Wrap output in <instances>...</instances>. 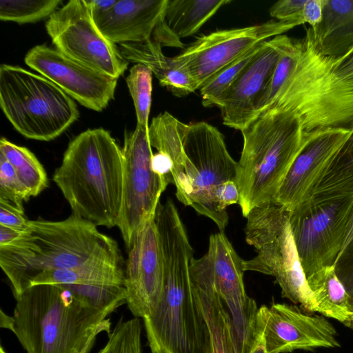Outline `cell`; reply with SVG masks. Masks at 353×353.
<instances>
[{
	"instance_id": "obj_25",
	"label": "cell",
	"mask_w": 353,
	"mask_h": 353,
	"mask_svg": "<svg viewBox=\"0 0 353 353\" xmlns=\"http://www.w3.org/2000/svg\"><path fill=\"white\" fill-rule=\"evenodd\" d=\"M231 0H168L164 21L179 39L192 36Z\"/></svg>"
},
{
	"instance_id": "obj_46",
	"label": "cell",
	"mask_w": 353,
	"mask_h": 353,
	"mask_svg": "<svg viewBox=\"0 0 353 353\" xmlns=\"http://www.w3.org/2000/svg\"><path fill=\"white\" fill-rule=\"evenodd\" d=\"M353 239V211L351 217L349 221L348 226L346 232V236L345 244L343 249L347 245V244Z\"/></svg>"
},
{
	"instance_id": "obj_13",
	"label": "cell",
	"mask_w": 353,
	"mask_h": 353,
	"mask_svg": "<svg viewBox=\"0 0 353 353\" xmlns=\"http://www.w3.org/2000/svg\"><path fill=\"white\" fill-rule=\"evenodd\" d=\"M303 24L302 20H270L261 24L221 30L197 38L174 57L198 89L225 66L256 45Z\"/></svg>"
},
{
	"instance_id": "obj_24",
	"label": "cell",
	"mask_w": 353,
	"mask_h": 353,
	"mask_svg": "<svg viewBox=\"0 0 353 353\" xmlns=\"http://www.w3.org/2000/svg\"><path fill=\"white\" fill-rule=\"evenodd\" d=\"M312 30L323 54L342 60L352 54L353 0H325L323 20Z\"/></svg>"
},
{
	"instance_id": "obj_40",
	"label": "cell",
	"mask_w": 353,
	"mask_h": 353,
	"mask_svg": "<svg viewBox=\"0 0 353 353\" xmlns=\"http://www.w3.org/2000/svg\"><path fill=\"white\" fill-rule=\"evenodd\" d=\"M152 163L154 171L163 176L170 178L173 183V179L171 175L172 163L166 154L159 152L154 154Z\"/></svg>"
},
{
	"instance_id": "obj_3",
	"label": "cell",
	"mask_w": 353,
	"mask_h": 353,
	"mask_svg": "<svg viewBox=\"0 0 353 353\" xmlns=\"http://www.w3.org/2000/svg\"><path fill=\"white\" fill-rule=\"evenodd\" d=\"M330 130L306 133L297 114L270 108L242 129L243 144L235 182L243 216L246 218L261 203L274 201L299 153L313 139Z\"/></svg>"
},
{
	"instance_id": "obj_47",
	"label": "cell",
	"mask_w": 353,
	"mask_h": 353,
	"mask_svg": "<svg viewBox=\"0 0 353 353\" xmlns=\"http://www.w3.org/2000/svg\"><path fill=\"white\" fill-rule=\"evenodd\" d=\"M345 325L353 329V313L350 314L348 321Z\"/></svg>"
},
{
	"instance_id": "obj_32",
	"label": "cell",
	"mask_w": 353,
	"mask_h": 353,
	"mask_svg": "<svg viewBox=\"0 0 353 353\" xmlns=\"http://www.w3.org/2000/svg\"><path fill=\"white\" fill-rule=\"evenodd\" d=\"M60 0H1L0 19L20 24L34 23L56 11Z\"/></svg>"
},
{
	"instance_id": "obj_18",
	"label": "cell",
	"mask_w": 353,
	"mask_h": 353,
	"mask_svg": "<svg viewBox=\"0 0 353 353\" xmlns=\"http://www.w3.org/2000/svg\"><path fill=\"white\" fill-rule=\"evenodd\" d=\"M279 58V52L273 38L231 84L220 98L217 107L221 110L223 123L230 128L243 129L259 114Z\"/></svg>"
},
{
	"instance_id": "obj_48",
	"label": "cell",
	"mask_w": 353,
	"mask_h": 353,
	"mask_svg": "<svg viewBox=\"0 0 353 353\" xmlns=\"http://www.w3.org/2000/svg\"><path fill=\"white\" fill-rule=\"evenodd\" d=\"M0 353H7L2 345L0 347Z\"/></svg>"
},
{
	"instance_id": "obj_16",
	"label": "cell",
	"mask_w": 353,
	"mask_h": 353,
	"mask_svg": "<svg viewBox=\"0 0 353 353\" xmlns=\"http://www.w3.org/2000/svg\"><path fill=\"white\" fill-rule=\"evenodd\" d=\"M256 333L262 335L268 353L340 347L336 330L325 318L305 314L285 303L259 308Z\"/></svg>"
},
{
	"instance_id": "obj_6",
	"label": "cell",
	"mask_w": 353,
	"mask_h": 353,
	"mask_svg": "<svg viewBox=\"0 0 353 353\" xmlns=\"http://www.w3.org/2000/svg\"><path fill=\"white\" fill-rule=\"evenodd\" d=\"M161 259L162 293L143 318L151 353H212L209 329L192 292V255L172 248L163 252Z\"/></svg>"
},
{
	"instance_id": "obj_2",
	"label": "cell",
	"mask_w": 353,
	"mask_h": 353,
	"mask_svg": "<svg viewBox=\"0 0 353 353\" xmlns=\"http://www.w3.org/2000/svg\"><path fill=\"white\" fill-rule=\"evenodd\" d=\"M121 148L103 128L70 142L52 176L74 215L96 226L117 227L123 197Z\"/></svg>"
},
{
	"instance_id": "obj_30",
	"label": "cell",
	"mask_w": 353,
	"mask_h": 353,
	"mask_svg": "<svg viewBox=\"0 0 353 353\" xmlns=\"http://www.w3.org/2000/svg\"><path fill=\"white\" fill-rule=\"evenodd\" d=\"M265 41L253 47L225 66L200 88L202 105L210 108L218 102L231 84L239 77L265 46Z\"/></svg>"
},
{
	"instance_id": "obj_31",
	"label": "cell",
	"mask_w": 353,
	"mask_h": 353,
	"mask_svg": "<svg viewBox=\"0 0 353 353\" xmlns=\"http://www.w3.org/2000/svg\"><path fill=\"white\" fill-rule=\"evenodd\" d=\"M126 83L135 108L137 125L148 130L152 102V72L145 65L136 63L130 70Z\"/></svg>"
},
{
	"instance_id": "obj_28",
	"label": "cell",
	"mask_w": 353,
	"mask_h": 353,
	"mask_svg": "<svg viewBox=\"0 0 353 353\" xmlns=\"http://www.w3.org/2000/svg\"><path fill=\"white\" fill-rule=\"evenodd\" d=\"M353 196V132L341 148L311 197Z\"/></svg>"
},
{
	"instance_id": "obj_22",
	"label": "cell",
	"mask_w": 353,
	"mask_h": 353,
	"mask_svg": "<svg viewBox=\"0 0 353 353\" xmlns=\"http://www.w3.org/2000/svg\"><path fill=\"white\" fill-rule=\"evenodd\" d=\"M123 259L118 247L101 252L71 269L45 271L37 276L30 287L43 284L124 285Z\"/></svg>"
},
{
	"instance_id": "obj_8",
	"label": "cell",
	"mask_w": 353,
	"mask_h": 353,
	"mask_svg": "<svg viewBox=\"0 0 353 353\" xmlns=\"http://www.w3.org/2000/svg\"><path fill=\"white\" fill-rule=\"evenodd\" d=\"M289 212L274 201L250 210L246 216L245 241L254 247L257 254L243 261V270L274 276L283 297L307 312H318L296 248Z\"/></svg>"
},
{
	"instance_id": "obj_38",
	"label": "cell",
	"mask_w": 353,
	"mask_h": 353,
	"mask_svg": "<svg viewBox=\"0 0 353 353\" xmlns=\"http://www.w3.org/2000/svg\"><path fill=\"white\" fill-rule=\"evenodd\" d=\"M324 3L325 0H307L301 14L303 23L316 28L323 20Z\"/></svg>"
},
{
	"instance_id": "obj_21",
	"label": "cell",
	"mask_w": 353,
	"mask_h": 353,
	"mask_svg": "<svg viewBox=\"0 0 353 353\" xmlns=\"http://www.w3.org/2000/svg\"><path fill=\"white\" fill-rule=\"evenodd\" d=\"M190 273L194 296L209 329L212 353H236L231 319L214 288L206 254L192 259Z\"/></svg>"
},
{
	"instance_id": "obj_45",
	"label": "cell",
	"mask_w": 353,
	"mask_h": 353,
	"mask_svg": "<svg viewBox=\"0 0 353 353\" xmlns=\"http://www.w3.org/2000/svg\"><path fill=\"white\" fill-rule=\"evenodd\" d=\"M12 316H10L1 310V320H0V325L1 327H4L11 330L12 326Z\"/></svg>"
},
{
	"instance_id": "obj_23",
	"label": "cell",
	"mask_w": 353,
	"mask_h": 353,
	"mask_svg": "<svg viewBox=\"0 0 353 353\" xmlns=\"http://www.w3.org/2000/svg\"><path fill=\"white\" fill-rule=\"evenodd\" d=\"M161 48L160 43L151 38L143 42L121 43L119 48L128 62L148 67L159 79L160 85L166 87L174 95L184 97L196 90L188 72L174 57L165 56Z\"/></svg>"
},
{
	"instance_id": "obj_39",
	"label": "cell",
	"mask_w": 353,
	"mask_h": 353,
	"mask_svg": "<svg viewBox=\"0 0 353 353\" xmlns=\"http://www.w3.org/2000/svg\"><path fill=\"white\" fill-rule=\"evenodd\" d=\"M239 194L235 181H228L223 185L219 194L221 208L226 211V208L232 204L238 203Z\"/></svg>"
},
{
	"instance_id": "obj_29",
	"label": "cell",
	"mask_w": 353,
	"mask_h": 353,
	"mask_svg": "<svg viewBox=\"0 0 353 353\" xmlns=\"http://www.w3.org/2000/svg\"><path fill=\"white\" fill-rule=\"evenodd\" d=\"M0 153L12 165L18 178L28 190L30 196H38L48 187L47 173L29 149L2 137L0 140Z\"/></svg>"
},
{
	"instance_id": "obj_11",
	"label": "cell",
	"mask_w": 353,
	"mask_h": 353,
	"mask_svg": "<svg viewBox=\"0 0 353 353\" xmlns=\"http://www.w3.org/2000/svg\"><path fill=\"white\" fill-rule=\"evenodd\" d=\"M123 197L117 227L128 250L143 225L154 218L161 194L172 180L154 170L148 130L125 132L121 148Z\"/></svg>"
},
{
	"instance_id": "obj_4",
	"label": "cell",
	"mask_w": 353,
	"mask_h": 353,
	"mask_svg": "<svg viewBox=\"0 0 353 353\" xmlns=\"http://www.w3.org/2000/svg\"><path fill=\"white\" fill-rule=\"evenodd\" d=\"M118 247L92 223L74 214L52 221H30L26 232L0 248V266L17 299L45 271L71 269L94 256Z\"/></svg>"
},
{
	"instance_id": "obj_43",
	"label": "cell",
	"mask_w": 353,
	"mask_h": 353,
	"mask_svg": "<svg viewBox=\"0 0 353 353\" xmlns=\"http://www.w3.org/2000/svg\"><path fill=\"white\" fill-rule=\"evenodd\" d=\"M117 0H86L92 15L107 11Z\"/></svg>"
},
{
	"instance_id": "obj_44",
	"label": "cell",
	"mask_w": 353,
	"mask_h": 353,
	"mask_svg": "<svg viewBox=\"0 0 353 353\" xmlns=\"http://www.w3.org/2000/svg\"><path fill=\"white\" fill-rule=\"evenodd\" d=\"M256 336L254 345L250 353H268L262 335L259 333H256Z\"/></svg>"
},
{
	"instance_id": "obj_17",
	"label": "cell",
	"mask_w": 353,
	"mask_h": 353,
	"mask_svg": "<svg viewBox=\"0 0 353 353\" xmlns=\"http://www.w3.org/2000/svg\"><path fill=\"white\" fill-rule=\"evenodd\" d=\"M128 253L125 303L134 317L144 318L157 305L163 290L161 253L154 218L143 225Z\"/></svg>"
},
{
	"instance_id": "obj_5",
	"label": "cell",
	"mask_w": 353,
	"mask_h": 353,
	"mask_svg": "<svg viewBox=\"0 0 353 353\" xmlns=\"http://www.w3.org/2000/svg\"><path fill=\"white\" fill-rule=\"evenodd\" d=\"M305 31L296 62L265 109L295 113L306 133L352 129L353 84L334 72L343 60L323 54L312 28Z\"/></svg>"
},
{
	"instance_id": "obj_9",
	"label": "cell",
	"mask_w": 353,
	"mask_h": 353,
	"mask_svg": "<svg viewBox=\"0 0 353 353\" xmlns=\"http://www.w3.org/2000/svg\"><path fill=\"white\" fill-rule=\"evenodd\" d=\"M0 106L26 138L49 141L79 117L72 98L47 78L16 65L0 66Z\"/></svg>"
},
{
	"instance_id": "obj_1",
	"label": "cell",
	"mask_w": 353,
	"mask_h": 353,
	"mask_svg": "<svg viewBox=\"0 0 353 353\" xmlns=\"http://www.w3.org/2000/svg\"><path fill=\"white\" fill-rule=\"evenodd\" d=\"M15 299L11 331L27 353H88L98 334L111 332V311L61 285H33Z\"/></svg>"
},
{
	"instance_id": "obj_35",
	"label": "cell",
	"mask_w": 353,
	"mask_h": 353,
	"mask_svg": "<svg viewBox=\"0 0 353 353\" xmlns=\"http://www.w3.org/2000/svg\"><path fill=\"white\" fill-rule=\"evenodd\" d=\"M334 269L347 294L350 310L353 313V239L339 255Z\"/></svg>"
},
{
	"instance_id": "obj_14",
	"label": "cell",
	"mask_w": 353,
	"mask_h": 353,
	"mask_svg": "<svg viewBox=\"0 0 353 353\" xmlns=\"http://www.w3.org/2000/svg\"><path fill=\"white\" fill-rule=\"evenodd\" d=\"M206 253L214 288L231 319L236 353H250L256 341L259 308L245 292L243 260L222 232L210 235Z\"/></svg>"
},
{
	"instance_id": "obj_15",
	"label": "cell",
	"mask_w": 353,
	"mask_h": 353,
	"mask_svg": "<svg viewBox=\"0 0 353 353\" xmlns=\"http://www.w3.org/2000/svg\"><path fill=\"white\" fill-rule=\"evenodd\" d=\"M25 63L87 108L102 111L114 99L117 79L46 45L30 49Z\"/></svg>"
},
{
	"instance_id": "obj_36",
	"label": "cell",
	"mask_w": 353,
	"mask_h": 353,
	"mask_svg": "<svg viewBox=\"0 0 353 353\" xmlns=\"http://www.w3.org/2000/svg\"><path fill=\"white\" fill-rule=\"evenodd\" d=\"M30 221L26 217L23 208L0 199V225L26 232Z\"/></svg>"
},
{
	"instance_id": "obj_33",
	"label": "cell",
	"mask_w": 353,
	"mask_h": 353,
	"mask_svg": "<svg viewBox=\"0 0 353 353\" xmlns=\"http://www.w3.org/2000/svg\"><path fill=\"white\" fill-rule=\"evenodd\" d=\"M141 329L139 318L124 321L121 316L97 353H142Z\"/></svg>"
},
{
	"instance_id": "obj_19",
	"label": "cell",
	"mask_w": 353,
	"mask_h": 353,
	"mask_svg": "<svg viewBox=\"0 0 353 353\" xmlns=\"http://www.w3.org/2000/svg\"><path fill=\"white\" fill-rule=\"evenodd\" d=\"M352 132L353 128L335 129L310 141L292 163L274 202L290 210L309 199Z\"/></svg>"
},
{
	"instance_id": "obj_37",
	"label": "cell",
	"mask_w": 353,
	"mask_h": 353,
	"mask_svg": "<svg viewBox=\"0 0 353 353\" xmlns=\"http://www.w3.org/2000/svg\"><path fill=\"white\" fill-rule=\"evenodd\" d=\"M306 1L307 0L278 1L270 8V15L278 21L302 20V10Z\"/></svg>"
},
{
	"instance_id": "obj_34",
	"label": "cell",
	"mask_w": 353,
	"mask_h": 353,
	"mask_svg": "<svg viewBox=\"0 0 353 353\" xmlns=\"http://www.w3.org/2000/svg\"><path fill=\"white\" fill-rule=\"evenodd\" d=\"M30 197L28 190L18 178L12 165L0 153V199L23 208V203Z\"/></svg>"
},
{
	"instance_id": "obj_20",
	"label": "cell",
	"mask_w": 353,
	"mask_h": 353,
	"mask_svg": "<svg viewBox=\"0 0 353 353\" xmlns=\"http://www.w3.org/2000/svg\"><path fill=\"white\" fill-rule=\"evenodd\" d=\"M168 0H117L105 12L92 15L102 34L114 43L150 39L164 21Z\"/></svg>"
},
{
	"instance_id": "obj_27",
	"label": "cell",
	"mask_w": 353,
	"mask_h": 353,
	"mask_svg": "<svg viewBox=\"0 0 353 353\" xmlns=\"http://www.w3.org/2000/svg\"><path fill=\"white\" fill-rule=\"evenodd\" d=\"M180 123L179 120L165 111L152 119L148 129L151 146L166 154L172 161L171 175L174 185L179 182L183 172Z\"/></svg>"
},
{
	"instance_id": "obj_12",
	"label": "cell",
	"mask_w": 353,
	"mask_h": 353,
	"mask_svg": "<svg viewBox=\"0 0 353 353\" xmlns=\"http://www.w3.org/2000/svg\"><path fill=\"white\" fill-rule=\"evenodd\" d=\"M55 48L65 56L118 79L128 62L97 26L86 0H71L46 23Z\"/></svg>"
},
{
	"instance_id": "obj_42",
	"label": "cell",
	"mask_w": 353,
	"mask_h": 353,
	"mask_svg": "<svg viewBox=\"0 0 353 353\" xmlns=\"http://www.w3.org/2000/svg\"><path fill=\"white\" fill-rule=\"evenodd\" d=\"M23 232L0 225V248L10 245L16 241Z\"/></svg>"
},
{
	"instance_id": "obj_26",
	"label": "cell",
	"mask_w": 353,
	"mask_h": 353,
	"mask_svg": "<svg viewBox=\"0 0 353 353\" xmlns=\"http://www.w3.org/2000/svg\"><path fill=\"white\" fill-rule=\"evenodd\" d=\"M306 279L318 312L345 325L352 313L347 294L335 274L334 266L325 267Z\"/></svg>"
},
{
	"instance_id": "obj_10",
	"label": "cell",
	"mask_w": 353,
	"mask_h": 353,
	"mask_svg": "<svg viewBox=\"0 0 353 353\" xmlns=\"http://www.w3.org/2000/svg\"><path fill=\"white\" fill-rule=\"evenodd\" d=\"M289 221L306 278L334 266L345 244L353 196L310 198L289 210Z\"/></svg>"
},
{
	"instance_id": "obj_41",
	"label": "cell",
	"mask_w": 353,
	"mask_h": 353,
	"mask_svg": "<svg viewBox=\"0 0 353 353\" xmlns=\"http://www.w3.org/2000/svg\"><path fill=\"white\" fill-rule=\"evenodd\" d=\"M334 72L340 79L353 84V53L336 65Z\"/></svg>"
},
{
	"instance_id": "obj_7",
	"label": "cell",
	"mask_w": 353,
	"mask_h": 353,
	"mask_svg": "<svg viewBox=\"0 0 353 353\" xmlns=\"http://www.w3.org/2000/svg\"><path fill=\"white\" fill-rule=\"evenodd\" d=\"M183 172L175 185L179 201L212 220L223 232L229 222L219 194L228 181H236L238 162L230 154L222 133L205 121H181ZM236 183V182H235Z\"/></svg>"
}]
</instances>
